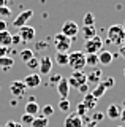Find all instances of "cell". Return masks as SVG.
Returning a JSON list of instances; mask_svg holds the SVG:
<instances>
[{"instance_id":"cell-1","label":"cell","mask_w":125,"mask_h":127,"mask_svg":"<svg viewBox=\"0 0 125 127\" xmlns=\"http://www.w3.org/2000/svg\"><path fill=\"white\" fill-rule=\"evenodd\" d=\"M125 41V29L122 24H112L108 29V43L114 46H120Z\"/></svg>"},{"instance_id":"cell-2","label":"cell","mask_w":125,"mask_h":127,"mask_svg":"<svg viewBox=\"0 0 125 127\" xmlns=\"http://www.w3.org/2000/svg\"><path fill=\"white\" fill-rule=\"evenodd\" d=\"M68 67H71L73 71H83L85 68V54L81 51L68 54Z\"/></svg>"},{"instance_id":"cell-3","label":"cell","mask_w":125,"mask_h":127,"mask_svg":"<svg viewBox=\"0 0 125 127\" xmlns=\"http://www.w3.org/2000/svg\"><path fill=\"white\" fill-rule=\"evenodd\" d=\"M101 49H103V38L101 37L95 35V37L85 40V43H84L85 54H98Z\"/></svg>"},{"instance_id":"cell-4","label":"cell","mask_w":125,"mask_h":127,"mask_svg":"<svg viewBox=\"0 0 125 127\" xmlns=\"http://www.w3.org/2000/svg\"><path fill=\"white\" fill-rule=\"evenodd\" d=\"M52 38H54V46H56V51H57V53H67V51H70L71 43H73L71 38L65 37L63 33H60V32L56 33Z\"/></svg>"},{"instance_id":"cell-5","label":"cell","mask_w":125,"mask_h":127,"mask_svg":"<svg viewBox=\"0 0 125 127\" xmlns=\"http://www.w3.org/2000/svg\"><path fill=\"white\" fill-rule=\"evenodd\" d=\"M60 33H63L65 37H68V38L73 40L78 33H79V26H78L75 21H65L63 26H62Z\"/></svg>"},{"instance_id":"cell-6","label":"cell","mask_w":125,"mask_h":127,"mask_svg":"<svg viewBox=\"0 0 125 127\" xmlns=\"http://www.w3.org/2000/svg\"><path fill=\"white\" fill-rule=\"evenodd\" d=\"M68 79V84L70 87H79L81 84H85L87 83V75L84 73V71H73L71 75H70V78Z\"/></svg>"},{"instance_id":"cell-7","label":"cell","mask_w":125,"mask_h":127,"mask_svg":"<svg viewBox=\"0 0 125 127\" xmlns=\"http://www.w3.org/2000/svg\"><path fill=\"white\" fill-rule=\"evenodd\" d=\"M10 91H11V94H13V97L21 98V97H24L27 87H25V84H24V81L16 79V81H13V83L10 84Z\"/></svg>"},{"instance_id":"cell-8","label":"cell","mask_w":125,"mask_h":127,"mask_svg":"<svg viewBox=\"0 0 125 127\" xmlns=\"http://www.w3.org/2000/svg\"><path fill=\"white\" fill-rule=\"evenodd\" d=\"M33 16V11L32 10H24L22 13H19L16 18H14V21H13V26L14 27H22V26H27V22H29V19Z\"/></svg>"},{"instance_id":"cell-9","label":"cell","mask_w":125,"mask_h":127,"mask_svg":"<svg viewBox=\"0 0 125 127\" xmlns=\"http://www.w3.org/2000/svg\"><path fill=\"white\" fill-rule=\"evenodd\" d=\"M22 81H24L27 89H35V87H38L41 84V75L40 73H30V75H27Z\"/></svg>"},{"instance_id":"cell-10","label":"cell","mask_w":125,"mask_h":127,"mask_svg":"<svg viewBox=\"0 0 125 127\" xmlns=\"http://www.w3.org/2000/svg\"><path fill=\"white\" fill-rule=\"evenodd\" d=\"M63 127H84V121H83V118H81L79 114L71 113V114H68V116L65 118Z\"/></svg>"},{"instance_id":"cell-11","label":"cell","mask_w":125,"mask_h":127,"mask_svg":"<svg viewBox=\"0 0 125 127\" xmlns=\"http://www.w3.org/2000/svg\"><path fill=\"white\" fill-rule=\"evenodd\" d=\"M35 29L32 26H22V27H19V38L22 40V41H32V40L35 38Z\"/></svg>"},{"instance_id":"cell-12","label":"cell","mask_w":125,"mask_h":127,"mask_svg":"<svg viewBox=\"0 0 125 127\" xmlns=\"http://www.w3.org/2000/svg\"><path fill=\"white\" fill-rule=\"evenodd\" d=\"M70 89H71V87H70L67 78H62L60 81L57 83V92H59V95H60V98H68Z\"/></svg>"},{"instance_id":"cell-13","label":"cell","mask_w":125,"mask_h":127,"mask_svg":"<svg viewBox=\"0 0 125 127\" xmlns=\"http://www.w3.org/2000/svg\"><path fill=\"white\" fill-rule=\"evenodd\" d=\"M38 68H40V75L51 73V68H52V59H51L49 56H43V57L40 59V65H38Z\"/></svg>"},{"instance_id":"cell-14","label":"cell","mask_w":125,"mask_h":127,"mask_svg":"<svg viewBox=\"0 0 125 127\" xmlns=\"http://www.w3.org/2000/svg\"><path fill=\"white\" fill-rule=\"evenodd\" d=\"M97 56H98V64L100 65H111L112 59H114V56L109 53V51H100Z\"/></svg>"},{"instance_id":"cell-15","label":"cell","mask_w":125,"mask_h":127,"mask_svg":"<svg viewBox=\"0 0 125 127\" xmlns=\"http://www.w3.org/2000/svg\"><path fill=\"white\" fill-rule=\"evenodd\" d=\"M101 76H103V73H101L100 68H93L92 73L87 75V83H92L93 86H97L98 83L101 81Z\"/></svg>"},{"instance_id":"cell-16","label":"cell","mask_w":125,"mask_h":127,"mask_svg":"<svg viewBox=\"0 0 125 127\" xmlns=\"http://www.w3.org/2000/svg\"><path fill=\"white\" fill-rule=\"evenodd\" d=\"M97 100H98V98H95L90 92H87V94L84 95V98H83V103H84V106L89 111V110H93L97 106Z\"/></svg>"},{"instance_id":"cell-17","label":"cell","mask_w":125,"mask_h":127,"mask_svg":"<svg viewBox=\"0 0 125 127\" xmlns=\"http://www.w3.org/2000/svg\"><path fill=\"white\" fill-rule=\"evenodd\" d=\"M106 116H108L109 119H119V116H120V108H119V105L111 103V105L108 106V110H106Z\"/></svg>"},{"instance_id":"cell-18","label":"cell","mask_w":125,"mask_h":127,"mask_svg":"<svg viewBox=\"0 0 125 127\" xmlns=\"http://www.w3.org/2000/svg\"><path fill=\"white\" fill-rule=\"evenodd\" d=\"M25 113L32 114V116H38L40 114V105L37 102H27L25 103Z\"/></svg>"},{"instance_id":"cell-19","label":"cell","mask_w":125,"mask_h":127,"mask_svg":"<svg viewBox=\"0 0 125 127\" xmlns=\"http://www.w3.org/2000/svg\"><path fill=\"white\" fill-rule=\"evenodd\" d=\"M48 124H49V119L44 118V116H41V114H38V116L33 118L30 127H48Z\"/></svg>"},{"instance_id":"cell-20","label":"cell","mask_w":125,"mask_h":127,"mask_svg":"<svg viewBox=\"0 0 125 127\" xmlns=\"http://www.w3.org/2000/svg\"><path fill=\"white\" fill-rule=\"evenodd\" d=\"M0 46H5V48L11 46V33L8 30L0 32Z\"/></svg>"},{"instance_id":"cell-21","label":"cell","mask_w":125,"mask_h":127,"mask_svg":"<svg viewBox=\"0 0 125 127\" xmlns=\"http://www.w3.org/2000/svg\"><path fill=\"white\" fill-rule=\"evenodd\" d=\"M106 91H108V89H106V86H104L103 83L100 81L98 84H97L95 87H93V91H92L90 94H92L95 98H100V97H103V95H104V92H106Z\"/></svg>"},{"instance_id":"cell-22","label":"cell","mask_w":125,"mask_h":127,"mask_svg":"<svg viewBox=\"0 0 125 127\" xmlns=\"http://www.w3.org/2000/svg\"><path fill=\"white\" fill-rule=\"evenodd\" d=\"M13 65H14V59L13 57H10V56L0 57V68L2 70H10Z\"/></svg>"},{"instance_id":"cell-23","label":"cell","mask_w":125,"mask_h":127,"mask_svg":"<svg viewBox=\"0 0 125 127\" xmlns=\"http://www.w3.org/2000/svg\"><path fill=\"white\" fill-rule=\"evenodd\" d=\"M56 64L60 67L68 65V53H56Z\"/></svg>"},{"instance_id":"cell-24","label":"cell","mask_w":125,"mask_h":127,"mask_svg":"<svg viewBox=\"0 0 125 127\" xmlns=\"http://www.w3.org/2000/svg\"><path fill=\"white\" fill-rule=\"evenodd\" d=\"M81 33H83V37L85 40H89V38H92V37H95V26H84L83 29H81Z\"/></svg>"},{"instance_id":"cell-25","label":"cell","mask_w":125,"mask_h":127,"mask_svg":"<svg viewBox=\"0 0 125 127\" xmlns=\"http://www.w3.org/2000/svg\"><path fill=\"white\" fill-rule=\"evenodd\" d=\"M98 65V56L97 54H85V67H97Z\"/></svg>"},{"instance_id":"cell-26","label":"cell","mask_w":125,"mask_h":127,"mask_svg":"<svg viewBox=\"0 0 125 127\" xmlns=\"http://www.w3.org/2000/svg\"><path fill=\"white\" fill-rule=\"evenodd\" d=\"M40 111H41V116H44V118H51L54 114V106L52 105H44L43 108H40Z\"/></svg>"},{"instance_id":"cell-27","label":"cell","mask_w":125,"mask_h":127,"mask_svg":"<svg viewBox=\"0 0 125 127\" xmlns=\"http://www.w3.org/2000/svg\"><path fill=\"white\" fill-rule=\"evenodd\" d=\"M19 56H21V59H22L24 62H27V61H30V59L33 57V51L29 49V48H25V49L19 51Z\"/></svg>"},{"instance_id":"cell-28","label":"cell","mask_w":125,"mask_h":127,"mask_svg":"<svg viewBox=\"0 0 125 127\" xmlns=\"http://www.w3.org/2000/svg\"><path fill=\"white\" fill-rule=\"evenodd\" d=\"M83 22L84 26H95V16H93V13H85L84 18H83Z\"/></svg>"},{"instance_id":"cell-29","label":"cell","mask_w":125,"mask_h":127,"mask_svg":"<svg viewBox=\"0 0 125 127\" xmlns=\"http://www.w3.org/2000/svg\"><path fill=\"white\" fill-rule=\"evenodd\" d=\"M59 110L63 111V113H68L70 111V100L68 98H60V102H59Z\"/></svg>"},{"instance_id":"cell-30","label":"cell","mask_w":125,"mask_h":127,"mask_svg":"<svg viewBox=\"0 0 125 127\" xmlns=\"http://www.w3.org/2000/svg\"><path fill=\"white\" fill-rule=\"evenodd\" d=\"M33 118L35 116H32V114H27V113H24V114H22V116H21V124L22 126H30V124H32V121H33Z\"/></svg>"},{"instance_id":"cell-31","label":"cell","mask_w":125,"mask_h":127,"mask_svg":"<svg viewBox=\"0 0 125 127\" xmlns=\"http://www.w3.org/2000/svg\"><path fill=\"white\" fill-rule=\"evenodd\" d=\"M76 114H79L81 118H84V114H87V108L84 106V103H83V102L78 103V106H76Z\"/></svg>"},{"instance_id":"cell-32","label":"cell","mask_w":125,"mask_h":127,"mask_svg":"<svg viewBox=\"0 0 125 127\" xmlns=\"http://www.w3.org/2000/svg\"><path fill=\"white\" fill-rule=\"evenodd\" d=\"M25 65L29 67L30 70H35V68H38V65H40V61H38V59H35V57H32L30 61L25 62Z\"/></svg>"},{"instance_id":"cell-33","label":"cell","mask_w":125,"mask_h":127,"mask_svg":"<svg viewBox=\"0 0 125 127\" xmlns=\"http://www.w3.org/2000/svg\"><path fill=\"white\" fill-rule=\"evenodd\" d=\"M101 83H103V84L106 86V89H111V87L116 84V79L112 78V76H109V78H106V79H104V81H101Z\"/></svg>"},{"instance_id":"cell-34","label":"cell","mask_w":125,"mask_h":127,"mask_svg":"<svg viewBox=\"0 0 125 127\" xmlns=\"http://www.w3.org/2000/svg\"><path fill=\"white\" fill-rule=\"evenodd\" d=\"M11 14V10L8 6H0V16H2V18H8V16Z\"/></svg>"},{"instance_id":"cell-35","label":"cell","mask_w":125,"mask_h":127,"mask_svg":"<svg viewBox=\"0 0 125 127\" xmlns=\"http://www.w3.org/2000/svg\"><path fill=\"white\" fill-rule=\"evenodd\" d=\"M60 79H62V75L56 73V75H52V76L49 78V83H51V84H56V86H57V83L60 81Z\"/></svg>"},{"instance_id":"cell-36","label":"cell","mask_w":125,"mask_h":127,"mask_svg":"<svg viewBox=\"0 0 125 127\" xmlns=\"http://www.w3.org/2000/svg\"><path fill=\"white\" fill-rule=\"evenodd\" d=\"M103 118H104V113H101V111H95L93 113V122H100Z\"/></svg>"},{"instance_id":"cell-37","label":"cell","mask_w":125,"mask_h":127,"mask_svg":"<svg viewBox=\"0 0 125 127\" xmlns=\"http://www.w3.org/2000/svg\"><path fill=\"white\" fill-rule=\"evenodd\" d=\"M78 91H79L81 94H84V95H85V94L89 92V86H87V83H85V84H81L79 87H78Z\"/></svg>"},{"instance_id":"cell-38","label":"cell","mask_w":125,"mask_h":127,"mask_svg":"<svg viewBox=\"0 0 125 127\" xmlns=\"http://www.w3.org/2000/svg\"><path fill=\"white\" fill-rule=\"evenodd\" d=\"M10 54V48H5V46H0V57H5V56Z\"/></svg>"},{"instance_id":"cell-39","label":"cell","mask_w":125,"mask_h":127,"mask_svg":"<svg viewBox=\"0 0 125 127\" xmlns=\"http://www.w3.org/2000/svg\"><path fill=\"white\" fill-rule=\"evenodd\" d=\"M5 127H22L21 122H16V121H8L5 124Z\"/></svg>"},{"instance_id":"cell-40","label":"cell","mask_w":125,"mask_h":127,"mask_svg":"<svg viewBox=\"0 0 125 127\" xmlns=\"http://www.w3.org/2000/svg\"><path fill=\"white\" fill-rule=\"evenodd\" d=\"M22 40L19 38V35H11V45H19Z\"/></svg>"},{"instance_id":"cell-41","label":"cell","mask_w":125,"mask_h":127,"mask_svg":"<svg viewBox=\"0 0 125 127\" xmlns=\"http://www.w3.org/2000/svg\"><path fill=\"white\" fill-rule=\"evenodd\" d=\"M119 54H120V56H122V57L125 59V41H124L122 45L119 46Z\"/></svg>"},{"instance_id":"cell-42","label":"cell","mask_w":125,"mask_h":127,"mask_svg":"<svg viewBox=\"0 0 125 127\" xmlns=\"http://www.w3.org/2000/svg\"><path fill=\"white\" fill-rule=\"evenodd\" d=\"M6 30V21L5 19H0V32Z\"/></svg>"},{"instance_id":"cell-43","label":"cell","mask_w":125,"mask_h":127,"mask_svg":"<svg viewBox=\"0 0 125 127\" xmlns=\"http://www.w3.org/2000/svg\"><path fill=\"white\" fill-rule=\"evenodd\" d=\"M119 119L125 122V108H122V110H120V116H119Z\"/></svg>"},{"instance_id":"cell-44","label":"cell","mask_w":125,"mask_h":127,"mask_svg":"<svg viewBox=\"0 0 125 127\" xmlns=\"http://www.w3.org/2000/svg\"><path fill=\"white\" fill-rule=\"evenodd\" d=\"M84 127H97V122H93V121H90L87 126H84Z\"/></svg>"},{"instance_id":"cell-45","label":"cell","mask_w":125,"mask_h":127,"mask_svg":"<svg viewBox=\"0 0 125 127\" xmlns=\"http://www.w3.org/2000/svg\"><path fill=\"white\" fill-rule=\"evenodd\" d=\"M18 105V100L16 98H13V100H11V106H16Z\"/></svg>"},{"instance_id":"cell-46","label":"cell","mask_w":125,"mask_h":127,"mask_svg":"<svg viewBox=\"0 0 125 127\" xmlns=\"http://www.w3.org/2000/svg\"><path fill=\"white\" fill-rule=\"evenodd\" d=\"M6 5V0H0V6H5Z\"/></svg>"},{"instance_id":"cell-47","label":"cell","mask_w":125,"mask_h":127,"mask_svg":"<svg viewBox=\"0 0 125 127\" xmlns=\"http://www.w3.org/2000/svg\"><path fill=\"white\" fill-rule=\"evenodd\" d=\"M122 26H124V29H125V22H124V24H122Z\"/></svg>"},{"instance_id":"cell-48","label":"cell","mask_w":125,"mask_h":127,"mask_svg":"<svg viewBox=\"0 0 125 127\" xmlns=\"http://www.w3.org/2000/svg\"><path fill=\"white\" fill-rule=\"evenodd\" d=\"M124 76H125V68H124Z\"/></svg>"},{"instance_id":"cell-49","label":"cell","mask_w":125,"mask_h":127,"mask_svg":"<svg viewBox=\"0 0 125 127\" xmlns=\"http://www.w3.org/2000/svg\"><path fill=\"white\" fill-rule=\"evenodd\" d=\"M124 108H125V102H124Z\"/></svg>"},{"instance_id":"cell-50","label":"cell","mask_w":125,"mask_h":127,"mask_svg":"<svg viewBox=\"0 0 125 127\" xmlns=\"http://www.w3.org/2000/svg\"><path fill=\"white\" fill-rule=\"evenodd\" d=\"M119 127H125V126H119Z\"/></svg>"}]
</instances>
